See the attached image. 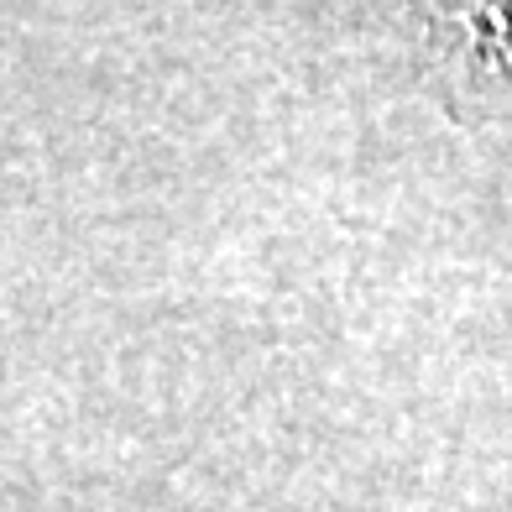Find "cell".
<instances>
[{
  "instance_id": "obj_1",
  "label": "cell",
  "mask_w": 512,
  "mask_h": 512,
  "mask_svg": "<svg viewBox=\"0 0 512 512\" xmlns=\"http://www.w3.org/2000/svg\"><path fill=\"white\" fill-rule=\"evenodd\" d=\"M429 16L460 58L512 74V0H429Z\"/></svg>"
}]
</instances>
